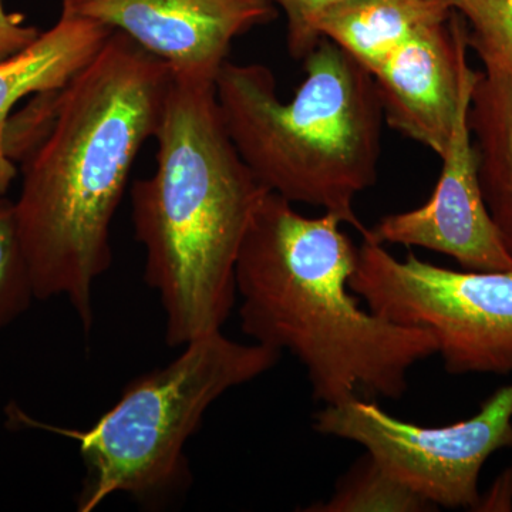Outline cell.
Listing matches in <instances>:
<instances>
[{
  "mask_svg": "<svg viewBox=\"0 0 512 512\" xmlns=\"http://www.w3.org/2000/svg\"><path fill=\"white\" fill-rule=\"evenodd\" d=\"M171 67L119 30L62 90L55 123L22 165L16 220L37 299L64 298L84 330L113 262L111 222L156 137Z\"/></svg>",
  "mask_w": 512,
  "mask_h": 512,
  "instance_id": "obj_1",
  "label": "cell"
},
{
  "mask_svg": "<svg viewBox=\"0 0 512 512\" xmlns=\"http://www.w3.org/2000/svg\"><path fill=\"white\" fill-rule=\"evenodd\" d=\"M342 225L330 212L305 217L266 194L235 265L242 332L295 356L325 406L360 394L397 400L409 370L436 355V340L360 308L349 292L359 247Z\"/></svg>",
  "mask_w": 512,
  "mask_h": 512,
  "instance_id": "obj_2",
  "label": "cell"
},
{
  "mask_svg": "<svg viewBox=\"0 0 512 512\" xmlns=\"http://www.w3.org/2000/svg\"><path fill=\"white\" fill-rule=\"evenodd\" d=\"M156 170L131 188L144 281L160 295L165 342L220 332L235 301L239 248L271 192L232 143L215 82L174 74L157 134Z\"/></svg>",
  "mask_w": 512,
  "mask_h": 512,
  "instance_id": "obj_3",
  "label": "cell"
},
{
  "mask_svg": "<svg viewBox=\"0 0 512 512\" xmlns=\"http://www.w3.org/2000/svg\"><path fill=\"white\" fill-rule=\"evenodd\" d=\"M303 62L305 80L282 101L271 69L227 60L215 79L221 119L269 191L322 208L365 237L355 201L379 177L384 117L375 79L326 37Z\"/></svg>",
  "mask_w": 512,
  "mask_h": 512,
  "instance_id": "obj_4",
  "label": "cell"
},
{
  "mask_svg": "<svg viewBox=\"0 0 512 512\" xmlns=\"http://www.w3.org/2000/svg\"><path fill=\"white\" fill-rule=\"evenodd\" d=\"M279 359L278 350L235 342L220 330L191 340L170 365L128 383L90 429L50 426L13 403L6 416L10 426L76 441L86 468L77 498L80 512H92L120 493L157 504L190 485L185 446L212 404L269 372Z\"/></svg>",
  "mask_w": 512,
  "mask_h": 512,
  "instance_id": "obj_5",
  "label": "cell"
},
{
  "mask_svg": "<svg viewBox=\"0 0 512 512\" xmlns=\"http://www.w3.org/2000/svg\"><path fill=\"white\" fill-rule=\"evenodd\" d=\"M349 288L370 312L427 330L451 375L512 373V269L451 271L413 252L399 261L363 238Z\"/></svg>",
  "mask_w": 512,
  "mask_h": 512,
  "instance_id": "obj_6",
  "label": "cell"
},
{
  "mask_svg": "<svg viewBox=\"0 0 512 512\" xmlns=\"http://www.w3.org/2000/svg\"><path fill=\"white\" fill-rule=\"evenodd\" d=\"M313 420L323 436L365 447L390 476L434 507L476 510L481 468L495 451L512 447V383L473 417L448 426L397 419L362 397L325 406Z\"/></svg>",
  "mask_w": 512,
  "mask_h": 512,
  "instance_id": "obj_7",
  "label": "cell"
},
{
  "mask_svg": "<svg viewBox=\"0 0 512 512\" xmlns=\"http://www.w3.org/2000/svg\"><path fill=\"white\" fill-rule=\"evenodd\" d=\"M478 77L468 67L443 168L426 204L387 215L363 238L377 244H397L440 252L466 271H511L512 255L485 205L478 181L476 153L468 128L471 93Z\"/></svg>",
  "mask_w": 512,
  "mask_h": 512,
  "instance_id": "obj_8",
  "label": "cell"
},
{
  "mask_svg": "<svg viewBox=\"0 0 512 512\" xmlns=\"http://www.w3.org/2000/svg\"><path fill=\"white\" fill-rule=\"evenodd\" d=\"M60 6L123 32L177 76L210 82L235 39L279 15L274 0H60Z\"/></svg>",
  "mask_w": 512,
  "mask_h": 512,
  "instance_id": "obj_9",
  "label": "cell"
},
{
  "mask_svg": "<svg viewBox=\"0 0 512 512\" xmlns=\"http://www.w3.org/2000/svg\"><path fill=\"white\" fill-rule=\"evenodd\" d=\"M467 29L460 13L417 33L373 74L384 123L440 158L463 92Z\"/></svg>",
  "mask_w": 512,
  "mask_h": 512,
  "instance_id": "obj_10",
  "label": "cell"
},
{
  "mask_svg": "<svg viewBox=\"0 0 512 512\" xmlns=\"http://www.w3.org/2000/svg\"><path fill=\"white\" fill-rule=\"evenodd\" d=\"M454 13L453 0H345L319 13L313 30L373 76L400 46Z\"/></svg>",
  "mask_w": 512,
  "mask_h": 512,
  "instance_id": "obj_11",
  "label": "cell"
},
{
  "mask_svg": "<svg viewBox=\"0 0 512 512\" xmlns=\"http://www.w3.org/2000/svg\"><path fill=\"white\" fill-rule=\"evenodd\" d=\"M114 30L62 8L56 25L22 52L0 60V123L32 94L60 90L84 69Z\"/></svg>",
  "mask_w": 512,
  "mask_h": 512,
  "instance_id": "obj_12",
  "label": "cell"
},
{
  "mask_svg": "<svg viewBox=\"0 0 512 512\" xmlns=\"http://www.w3.org/2000/svg\"><path fill=\"white\" fill-rule=\"evenodd\" d=\"M478 181L488 212L512 255V77L478 72L467 114Z\"/></svg>",
  "mask_w": 512,
  "mask_h": 512,
  "instance_id": "obj_13",
  "label": "cell"
},
{
  "mask_svg": "<svg viewBox=\"0 0 512 512\" xmlns=\"http://www.w3.org/2000/svg\"><path fill=\"white\" fill-rule=\"evenodd\" d=\"M437 510L429 501L399 483L366 453L336 483L328 500L309 512H424Z\"/></svg>",
  "mask_w": 512,
  "mask_h": 512,
  "instance_id": "obj_14",
  "label": "cell"
},
{
  "mask_svg": "<svg viewBox=\"0 0 512 512\" xmlns=\"http://www.w3.org/2000/svg\"><path fill=\"white\" fill-rule=\"evenodd\" d=\"M484 72L512 77V0H453Z\"/></svg>",
  "mask_w": 512,
  "mask_h": 512,
  "instance_id": "obj_15",
  "label": "cell"
},
{
  "mask_svg": "<svg viewBox=\"0 0 512 512\" xmlns=\"http://www.w3.org/2000/svg\"><path fill=\"white\" fill-rule=\"evenodd\" d=\"M63 89L35 94L22 110L0 123V195H6L20 165L55 123Z\"/></svg>",
  "mask_w": 512,
  "mask_h": 512,
  "instance_id": "obj_16",
  "label": "cell"
},
{
  "mask_svg": "<svg viewBox=\"0 0 512 512\" xmlns=\"http://www.w3.org/2000/svg\"><path fill=\"white\" fill-rule=\"evenodd\" d=\"M28 258L20 239L15 201L0 195V332L35 301Z\"/></svg>",
  "mask_w": 512,
  "mask_h": 512,
  "instance_id": "obj_17",
  "label": "cell"
},
{
  "mask_svg": "<svg viewBox=\"0 0 512 512\" xmlns=\"http://www.w3.org/2000/svg\"><path fill=\"white\" fill-rule=\"evenodd\" d=\"M285 13L286 47L292 59L303 60L320 42L313 30V20L323 10L345 0H274ZM323 39V37H322Z\"/></svg>",
  "mask_w": 512,
  "mask_h": 512,
  "instance_id": "obj_18",
  "label": "cell"
},
{
  "mask_svg": "<svg viewBox=\"0 0 512 512\" xmlns=\"http://www.w3.org/2000/svg\"><path fill=\"white\" fill-rule=\"evenodd\" d=\"M39 35V30L26 25L25 16L6 12L0 0V60L22 52L32 45Z\"/></svg>",
  "mask_w": 512,
  "mask_h": 512,
  "instance_id": "obj_19",
  "label": "cell"
},
{
  "mask_svg": "<svg viewBox=\"0 0 512 512\" xmlns=\"http://www.w3.org/2000/svg\"><path fill=\"white\" fill-rule=\"evenodd\" d=\"M512 507V470L507 471L494 484L490 493L480 495L478 511H508Z\"/></svg>",
  "mask_w": 512,
  "mask_h": 512,
  "instance_id": "obj_20",
  "label": "cell"
}]
</instances>
